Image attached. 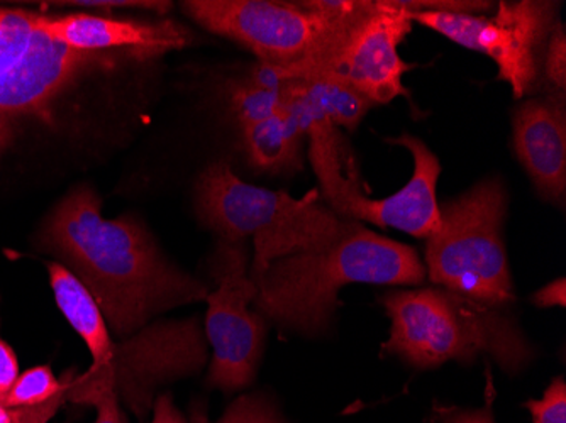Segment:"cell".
<instances>
[{
	"mask_svg": "<svg viewBox=\"0 0 566 423\" xmlns=\"http://www.w3.org/2000/svg\"><path fill=\"white\" fill-rule=\"evenodd\" d=\"M151 423H187L184 419L182 413L175 409L171 396L168 393L158 396L155 402V409H153Z\"/></svg>",
	"mask_w": 566,
	"mask_h": 423,
	"instance_id": "cell-27",
	"label": "cell"
},
{
	"mask_svg": "<svg viewBox=\"0 0 566 423\" xmlns=\"http://www.w3.org/2000/svg\"><path fill=\"white\" fill-rule=\"evenodd\" d=\"M559 6L542 0H504L494 15L419 11L410 12V18L458 46L494 60L499 78L507 82L514 97L523 101L542 82L546 44L558 25Z\"/></svg>",
	"mask_w": 566,
	"mask_h": 423,
	"instance_id": "cell-9",
	"label": "cell"
},
{
	"mask_svg": "<svg viewBox=\"0 0 566 423\" xmlns=\"http://www.w3.org/2000/svg\"><path fill=\"white\" fill-rule=\"evenodd\" d=\"M440 207V231L426 240V276L436 286L480 304L497 308L514 304L504 244V181L485 178Z\"/></svg>",
	"mask_w": 566,
	"mask_h": 423,
	"instance_id": "cell-8",
	"label": "cell"
},
{
	"mask_svg": "<svg viewBox=\"0 0 566 423\" xmlns=\"http://www.w3.org/2000/svg\"><path fill=\"white\" fill-rule=\"evenodd\" d=\"M250 253L244 243L219 241L211 261L216 289L208 295L206 339L212 348L209 388L224 393L253 383L263 348L265 320L254 310L256 285L250 276Z\"/></svg>",
	"mask_w": 566,
	"mask_h": 423,
	"instance_id": "cell-11",
	"label": "cell"
},
{
	"mask_svg": "<svg viewBox=\"0 0 566 423\" xmlns=\"http://www.w3.org/2000/svg\"><path fill=\"white\" fill-rule=\"evenodd\" d=\"M489 399L491 400H486L482 409H460L434 403L429 423H495L492 396Z\"/></svg>",
	"mask_w": 566,
	"mask_h": 423,
	"instance_id": "cell-23",
	"label": "cell"
},
{
	"mask_svg": "<svg viewBox=\"0 0 566 423\" xmlns=\"http://www.w3.org/2000/svg\"><path fill=\"white\" fill-rule=\"evenodd\" d=\"M512 141L537 195L553 205H565V98L546 95L521 102L512 114Z\"/></svg>",
	"mask_w": 566,
	"mask_h": 423,
	"instance_id": "cell-14",
	"label": "cell"
},
{
	"mask_svg": "<svg viewBox=\"0 0 566 423\" xmlns=\"http://www.w3.org/2000/svg\"><path fill=\"white\" fill-rule=\"evenodd\" d=\"M534 423H566L565 378H555L539 400L524 403Z\"/></svg>",
	"mask_w": 566,
	"mask_h": 423,
	"instance_id": "cell-21",
	"label": "cell"
},
{
	"mask_svg": "<svg viewBox=\"0 0 566 423\" xmlns=\"http://www.w3.org/2000/svg\"><path fill=\"white\" fill-rule=\"evenodd\" d=\"M56 305L92 355L82 377L73 374L66 396L76 403L95 391L113 390L139 419L148 413L160 384L199 373L209 358L208 339L199 320L149 324L119 342L91 292L63 264H48Z\"/></svg>",
	"mask_w": 566,
	"mask_h": 423,
	"instance_id": "cell-2",
	"label": "cell"
},
{
	"mask_svg": "<svg viewBox=\"0 0 566 423\" xmlns=\"http://www.w3.org/2000/svg\"><path fill=\"white\" fill-rule=\"evenodd\" d=\"M72 377V371L66 373L65 388L56 394L55 399H51L43 405L21 406V409L0 405V423H50V420L62 409L63 403L69 400L66 390H69V381Z\"/></svg>",
	"mask_w": 566,
	"mask_h": 423,
	"instance_id": "cell-22",
	"label": "cell"
},
{
	"mask_svg": "<svg viewBox=\"0 0 566 423\" xmlns=\"http://www.w3.org/2000/svg\"><path fill=\"white\" fill-rule=\"evenodd\" d=\"M91 292L111 332L127 337L171 308L208 298L209 286L165 257L135 219L102 218V202L88 187L66 195L40 234Z\"/></svg>",
	"mask_w": 566,
	"mask_h": 423,
	"instance_id": "cell-1",
	"label": "cell"
},
{
	"mask_svg": "<svg viewBox=\"0 0 566 423\" xmlns=\"http://www.w3.org/2000/svg\"><path fill=\"white\" fill-rule=\"evenodd\" d=\"M534 305L537 307H565V278L555 279L549 285L537 289L533 295Z\"/></svg>",
	"mask_w": 566,
	"mask_h": 423,
	"instance_id": "cell-26",
	"label": "cell"
},
{
	"mask_svg": "<svg viewBox=\"0 0 566 423\" xmlns=\"http://www.w3.org/2000/svg\"><path fill=\"white\" fill-rule=\"evenodd\" d=\"M410 12L399 0H375L374 9L313 62L292 68L269 66L280 84L304 81L338 82L371 104H389L406 95L403 75L410 68L399 46L412 31Z\"/></svg>",
	"mask_w": 566,
	"mask_h": 423,
	"instance_id": "cell-10",
	"label": "cell"
},
{
	"mask_svg": "<svg viewBox=\"0 0 566 423\" xmlns=\"http://www.w3.org/2000/svg\"><path fill=\"white\" fill-rule=\"evenodd\" d=\"M38 28L51 40L75 51H127L153 60L189 44V31L174 21H138L76 12L38 18Z\"/></svg>",
	"mask_w": 566,
	"mask_h": 423,
	"instance_id": "cell-13",
	"label": "cell"
},
{
	"mask_svg": "<svg viewBox=\"0 0 566 423\" xmlns=\"http://www.w3.org/2000/svg\"><path fill=\"white\" fill-rule=\"evenodd\" d=\"M548 97L565 98L566 94V33L565 25L558 22L548 44L542 66V82Z\"/></svg>",
	"mask_w": 566,
	"mask_h": 423,
	"instance_id": "cell-20",
	"label": "cell"
},
{
	"mask_svg": "<svg viewBox=\"0 0 566 423\" xmlns=\"http://www.w3.org/2000/svg\"><path fill=\"white\" fill-rule=\"evenodd\" d=\"M289 84L285 87H265L256 82H241L231 91V107L241 127L269 119L282 109L289 97Z\"/></svg>",
	"mask_w": 566,
	"mask_h": 423,
	"instance_id": "cell-17",
	"label": "cell"
},
{
	"mask_svg": "<svg viewBox=\"0 0 566 423\" xmlns=\"http://www.w3.org/2000/svg\"><path fill=\"white\" fill-rule=\"evenodd\" d=\"M76 403L97 409V419H95L94 423H127L126 416L120 412L119 396L113 390H102L85 394Z\"/></svg>",
	"mask_w": 566,
	"mask_h": 423,
	"instance_id": "cell-24",
	"label": "cell"
},
{
	"mask_svg": "<svg viewBox=\"0 0 566 423\" xmlns=\"http://www.w3.org/2000/svg\"><path fill=\"white\" fill-rule=\"evenodd\" d=\"M65 383L66 373L63 374L62 380H56L50 366H36L19 374L18 381L2 405L9 409L43 405L51 399H55L56 394L65 388Z\"/></svg>",
	"mask_w": 566,
	"mask_h": 423,
	"instance_id": "cell-18",
	"label": "cell"
},
{
	"mask_svg": "<svg viewBox=\"0 0 566 423\" xmlns=\"http://www.w3.org/2000/svg\"><path fill=\"white\" fill-rule=\"evenodd\" d=\"M241 129L244 151L254 170L273 175L302 170V142L305 133L289 102L269 119Z\"/></svg>",
	"mask_w": 566,
	"mask_h": 423,
	"instance_id": "cell-15",
	"label": "cell"
},
{
	"mask_svg": "<svg viewBox=\"0 0 566 423\" xmlns=\"http://www.w3.org/2000/svg\"><path fill=\"white\" fill-rule=\"evenodd\" d=\"M192 423H209L199 410L193 412ZM216 423H287L270 396L263 393L243 394L234 400L224 415Z\"/></svg>",
	"mask_w": 566,
	"mask_h": 423,
	"instance_id": "cell-19",
	"label": "cell"
},
{
	"mask_svg": "<svg viewBox=\"0 0 566 423\" xmlns=\"http://www.w3.org/2000/svg\"><path fill=\"white\" fill-rule=\"evenodd\" d=\"M389 142L402 146L415 158L410 180L387 199H367L361 190H353L343 200L338 215L348 221L371 222L381 229L394 228L419 240H428L441 228V207L438 202L440 160L424 141L407 133L389 139Z\"/></svg>",
	"mask_w": 566,
	"mask_h": 423,
	"instance_id": "cell-12",
	"label": "cell"
},
{
	"mask_svg": "<svg viewBox=\"0 0 566 423\" xmlns=\"http://www.w3.org/2000/svg\"><path fill=\"white\" fill-rule=\"evenodd\" d=\"M424 279V263L415 247L348 221L333 246L273 261L253 282V308L282 329L317 337L331 329L346 285L416 286Z\"/></svg>",
	"mask_w": 566,
	"mask_h": 423,
	"instance_id": "cell-3",
	"label": "cell"
},
{
	"mask_svg": "<svg viewBox=\"0 0 566 423\" xmlns=\"http://www.w3.org/2000/svg\"><path fill=\"white\" fill-rule=\"evenodd\" d=\"M40 12L0 8V161L34 129H53L88 84L109 82L127 51H75L38 28Z\"/></svg>",
	"mask_w": 566,
	"mask_h": 423,
	"instance_id": "cell-4",
	"label": "cell"
},
{
	"mask_svg": "<svg viewBox=\"0 0 566 423\" xmlns=\"http://www.w3.org/2000/svg\"><path fill=\"white\" fill-rule=\"evenodd\" d=\"M18 378V356H15L14 349L0 337V405L8 399Z\"/></svg>",
	"mask_w": 566,
	"mask_h": 423,
	"instance_id": "cell-25",
	"label": "cell"
},
{
	"mask_svg": "<svg viewBox=\"0 0 566 423\" xmlns=\"http://www.w3.org/2000/svg\"><path fill=\"white\" fill-rule=\"evenodd\" d=\"M182 9L200 28L241 44L263 65L292 68L326 53L374 9V0H189Z\"/></svg>",
	"mask_w": 566,
	"mask_h": 423,
	"instance_id": "cell-7",
	"label": "cell"
},
{
	"mask_svg": "<svg viewBox=\"0 0 566 423\" xmlns=\"http://www.w3.org/2000/svg\"><path fill=\"white\" fill-rule=\"evenodd\" d=\"M193 193L197 218L219 241L253 240V282L262 278L273 261L333 246L348 228V219L321 203L319 190L295 199L283 190L247 183L224 161L200 173Z\"/></svg>",
	"mask_w": 566,
	"mask_h": 423,
	"instance_id": "cell-6",
	"label": "cell"
},
{
	"mask_svg": "<svg viewBox=\"0 0 566 423\" xmlns=\"http://www.w3.org/2000/svg\"><path fill=\"white\" fill-rule=\"evenodd\" d=\"M301 94L336 127L355 130L374 107L368 98L348 85L327 81L295 82Z\"/></svg>",
	"mask_w": 566,
	"mask_h": 423,
	"instance_id": "cell-16",
	"label": "cell"
},
{
	"mask_svg": "<svg viewBox=\"0 0 566 423\" xmlns=\"http://www.w3.org/2000/svg\"><path fill=\"white\" fill-rule=\"evenodd\" d=\"M378 302L392 324L381 351L418 371L450 361L472 364L486 356L505 373L520 374L536 358L533 343L505 308L443 286L390 289Z\"/></svg>",
	"mask_w": 566,
	"mask_h": 423,
	"instance_id": "cell-5",
	"label": "cell"
}]
</instances>
